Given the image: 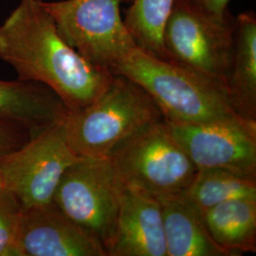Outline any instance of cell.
<instances>
[{
	"label": "cell",
	"mask_w": 256,
	"mask_h": 256,
	"mask_svg": "<svg viewBox=\"0 0 256 256\" xmlns=\"http://www.w3.org/2000/svg\"><path fill=\"white\" fill-rule=\"evenodd\" d=\"M210 236L230 256L256 252V196L221 202L202 214Z\"/></svg>",
	"instance_id": "15"
},
{
	"label": "cell",
	"mask_w": 256,
	"mask_h": 256,
	"mask_svg": "<svg viewBox=\"0 0 256 256\" xmlns=\"http://www.w3.org/2000/svg\"><path fill=\"white\" fill-rule=\"evenodd\" d=\"M0 58L19 80L52 90L68 114L92 104L113 80V74L90 63L64 41L42 0H20L0 25Z\"/></svg>",
	"instance_id": "1"
},
{
	"label": "cell",
	"mask_w": 256,
	"mask_h": 256,
	"mask_svg": "<svg viewBox=\"0 0 256 256\" xmlns=\"http://www.w3.org/2000/svg\"><path fill=\"white\" fill-rule=\"evenodd\" d=\"M156 198L162 210L167 256H230L210 236L202 212L180 194Z\"/></svg>",
	"instance_id": "13"
},
{
	"label": "cell",
	"mask_w": 256,
	"mask_h": 256,
	"mask_svg": "<svg viewBox=\"0 0 256 256\" xmlns=\"http://www.w3.org/2000/svg\"><path fill=\"white\" fill-rule=\"evenodd\" d=\"M68 115L64 102L40 82L0 80V122L27 129L36 137Z\"/></svg>",
	"instance_id": "12"
},
{
	"label": "cell",
	"mask_w": 256,
	"mask_h": 256,
	"mask_svg": "<svg viewBox=\"0 0 256 256\" xmlns=\"http://www.w3.org/2000/svg\"><path fill=\"white\" fill-rule=\"evenodd\" d=\"M7 194H9V192H8V190H7V188H6V185H5L4 180H3V176H2V174H1V172H0V198H1L2 196H6Z\"/></svg>",
	"instance_id": "21"
},
{
	"label": "cell",
	"mask_w": 256,
	"mask_h": 256,
	"mask_svg": "<svg viewBox=\"0 0 256 256\" xmlns=\"http://www.w3.org/2000/svg\"><path fill=\"white\" fill-rule=\"evenodd\" d=\"M110 72L140 84L155 101L166 122L196 124L238 116L222 84L149 54L138 46L114 64Z\"/></svg>",
	"instance_id": "2"
},
{
	"label": "cell",
	"mask_w": 256,
	"mask_h": 256,
	"mask_svg": "<svg viewBox=\"0 0 256 256\" xmlns=\"http://www.w3.org/2000/svg\"><path fill=\"white\" fill-rule=\"evenodd\" d=\"M108 256H167L162 205L149 192L122 185Z\"/></svg>",
	"instance_id": "11"
},
{
	"label": "cell",
	"mask_w": 256,
	"mask_h": 256,
	"mask_svg": "<svg viewBox=\"0 0 256 256\" xmlns=\"http://www.w3.org/2000/svg\"><path fill=\"white\" fill-rule=\"evenodd\" d=\"M122 189L110 158L79 156L66 169L52 202L106 250L116 224Z\"/></svg>",
	"instance_id": "7"
},
{
	"label": "cell",
	"mask_w": 256,
	"mask_h": 256,
	"mask_svg": "<svg viewBox=\"0 0 256 256\" xmlns=\"http://www.w3.org/2000/svg\"><path fill=\"white\" fill-rule=\"evenodd\" d=\"M227 93L232 108L238 116L256 122V16L252 10L242 12L236 18Z\"/></svg>",
	"instance_id": "14"
},
{
	"label": "cell",
	"mask_w": 256,
	"mask_h": 256,
	"mask_svg": "<svg viewBox=\"0 0 256 256\" xmlns=\"http://www.w3.org/2000/svg\"><path fill=\"white\" fill-rule=\"evenodd\" d=\"M64 122L32 138L18 149L0 156V172L6 188L22 209L52 202L66 169L79 158L66 142Z\"/></svg>",
	"instance_id": "8"
},
{
	"label": "cell",
	"mask_w": 256,
	"mask_h": 256,
	"mask_svg": "<svg viewBox=\"0 0 256 256\" xmlns=\"http://www.w3.org/2000/svg\"><path fill=\"white\" fill-rule=\"evenodd\" d=\"M128 1L61 0L43 4L64 41L90 63L110 72L137 46L120 14V6Z\"/></svg>",
	"instance_id": "6"
},
{
	"label": "cell",
	"mask_w": 256,
	"mask_h": 256,
	"mask_svg": "<svg viewBox=\"0 0 256 256\" xmlns=\"http://www.w3.org/2000/svg\"><path fill=\"white\" fill-rule=\"evenodd\" d=\"M236 18H220L174 0L164 28L167 60L222 84L227 90Z\"/></svg>",
	"instance_id": "5"
},
{
	"label": "cell",
	"mask_w": 256,
	"mask_h": 256,
	"mask_svg": "<svg viewBox=\"0 0 256 256\" xmlns=\"http://www.w3.org/2000/svg\"><path fill=\"white\" fill-rule=\"evenodd\" d=\"M21 210L10 192L0 198V256H18L16 234Z\"/></svg>",
	"instance_id": "18"
},
{
	"label": "cell",
	"mask_w": 256,
	"mask_h": 256,
	"mask_svg": "<svg viewBox=\"0 0 256 256\" xmlns=\"http://www.w3.org/2000/svg\"><path fill=\"white\" fill-rule=\"evenodd\" d=\"M34 138L27 129L9 122H0V156L12 152Z\"/></svg>",
	"instance_id": "19"
},
{
	"label": "cell",
	"mask_w": 256,
	"mask_h": 256,
	"mask_svg": "<svg viewBox=\"0 0 256 256\" xmlns=\"http://www.w3.org/2000/svg\"><path fill=\"white\" fill-rule=\"evenodd\" d=\"M16 250L18 256H108L101 241L54 202L21 210Z\"/></svg>",
	"instance_id": "10"
},
{
	"label": "cell",
	"mask_w": 256,
	"mask_h": 256,
	"mask_svg": "<svg viewBox=\"0 0 256 256\" xmlns=\"http://www.w3.org/2000/svg\"><path fill=\"white\" fill-rule=\"evenodd\" d=\"M180 194L203 214L221 202L256 196V178L222 168L198 169L192 182Z\"/></svg>",
	"instance_id": "16"
},
{
	"label": "cell",
	"mask_w": 256,
	"mask_h": 256,
	"mask_svg": "<svg viewBox=\"0 0 256 256\" xmlns=\"http://www.w3.org/2000/svg\"><path fill=\"white\" fill-rule=\"evenodd\" d=\"M183 4L214 18H224L230 16L228 5L230 0H178Z\"/></svg>",
	"instance_id": "20"
},
{
	"label": "cell",
	"mask_w": 256,
	"mask_h": 256,
	"mask_svg": "<svg viewBox=\"0 0 256 256\" xmlns=\"http://www.w3.org/2000/svg\"><path fill=\"white\" fill-rule=\"evenodd\" d=\"M124 23L138 48L167 60L164 46V28L174 0H131Z\"/></svg>",
	"instance_id": "17"
},
{
	"label": "cell",
	"mask_w": 256,
	"mask_h": 256,
	"mask_svg": "<svg viewBox=\"0 0 256 256\" xmlns=\"http://www.w3.org/2000/svg\"><path fill=\"white\" fill-rule=\"evenodd\" d=\"M166 124L198 169L222 168L256 178V122L236 116L196 124Z\"/></svg>",
	"instance_id": "9"
},
{
	"label": "cell",
	"mask_w": 256,
	"mask_h": 256,
	"mask_svg": "<svg viewBox=\"0 0 256 256\" xmlns=\"http://www.w3.org/2000/svg\"><path fill=\"white\" fill-rule=\"evenodd\" d=\"M164 120L158 104L137 82L113 74L108 88L88 106L70 113L64 136L74 153L111 158L151 124Z\"/></svg>",
	"instance_id": "3"
},
{
	"label": "cell",
	"mask_w": 256,
	"mask_h": 256,
	"mask_svg": "<svg viewBox=\"0 0 256 256\" xmlns=\"http://www.w3.org/2000/svg\"><path fill=\"white\" fill-rule=\"evenodd\" d=\"M110 158L122 185L156 198L182 194L198 172L165 120L142 130Z\"/></svg>",
	"instance_id": "4"
}]
</instances>
